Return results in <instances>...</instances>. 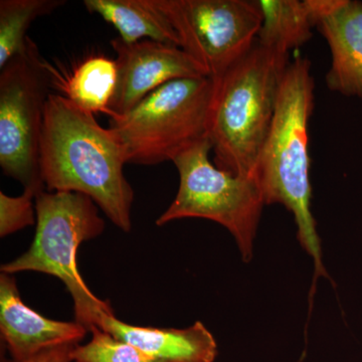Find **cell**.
<instances>
[{
	"label": "cell",
	"instance_id": "obj_10",
	"mask_svg": "<svg viewBox=\"0 0 362 362\" xmlns=\"http://www.w3.org/2000/svg\"><path fill=\"white\" fill-rule=\"evenodd\" d=\"M315 30L327 42L331 66L326 85L332 92L362 102V1L312 0Z\"/></svg>",
	"mask_w": 362,
	"mask_h": 362
},
{
	"label": "cell",
	"instance_id": "obj_15",
	"mask_svg": "<svg viewBox=\"0 0 362 362\" xmlns=\"http://www.w3.org/2000/svg\"><path fill=\"white\" fill-rule=\"evenodd\" d=\"M52 70L59 90L74 104L90 113H104L109 116V106L117 85L115 59L92 56L78 64L66 77Z\"/></svg>",
	"mask_w": 362,
	"mask_h": 362
},
{
	"label": "cell",
	"instance_id": "obj_16",
	"mask_svg": "<svg viewBox=\"0 0 362 362\" xmlns=\"http://www.w3.org/2000/svg\"><path fill=\"white\" fill-rule=\"evenodd\" d=\"M66 0H1L0 1V69L25 47L30 25L65 6Z\"/></svg>",
	"mask_w": 362,
	"mask_h": 362
},
{
	"label": "cell",
	"instance_id": "obj_12",
	"mask_svg": "<svg viewBox=\"0 0 362 362\" xmlns=\"http://www.w3.org/2000/svg\"><path fill=\"white\" fill-rule=\"evenodd\" d=\"M99 328L162 361L214 362L218 356L216 338L199 321L183 329L144 327L109 314L102 318Z\"/></svg>",
	"mask_w": 362,
	"mask_h": 362
},
{
	"label": "cell",
	"instance_id": "obj_2",
	"mask_svg": "<svg viewBox=\"0 0 362 362\" xmlns=\"http://www.w3.org/2000/svg\"><path fill=\"white\" fill-rule=\"evenodd\" d=\"M313 109L311 62L299 57L283 76L275 115L254 175L266 206L281 204L292 214L297 239L313 259L316 275L327 277L312 213L308 128Z\"/></svg>",
	"mask_w": 362,
	"mask_h": 362
},
{
	"label": "cell",
	"instance_id": "obj_7",
	"mask_svg": "<svg viewBox=\"0 0 362 362\" xmlns=\"http://www.w3.org/2000/svg\"><path fill=\"white\" fill-rule=\"evenodd\" d=\"M51 84V66L30 37L0 69V168L4 175L37 194L45 190L40 142Z\"/></svg>",
	"mask_w": 362,
	"mask_h": 362
},
{
	"label": "cell",
	"instance_id": "obj_19",
	"mask_svg": "<svg viewBox=\"0 0 362 362\" xmlns=\"http://www.w3.org/2000/svg\"><path fill=\"white\" fill-rule=\"evenodd\" d=\"M76 345H62L45 349L30 358L21 361H6L4 362H73L71 352Z\"/></svg>",
	"mask_w": 362,
	"mask_h": 362
},
{
	"label": "cell",
	"instance_id": "obj_14",
	"mask_svg": "<svg viewBox=\"0 0 362 362\" xmlns=\"http://www.w3.org/2000/svg\"><path fill=\"white\" fill-rule=\"evenodd\" d=\"M262 13L259 44L289 54L313 37L316 16L312 0H257Z\"/></svg>",
	"mask_w": 362,
	"mask_h": 362
},
{
	"label": "cell",
	"instance_id": "obj_5",
	"mask_svg": "<svg viewBox=\"0 0 362 362\" xmlns=\"http://www.w3.org/2000/svg\"><path fill=\"white\" fill-rule=\"evenodd\" d=\"M211 150V141L204 138L173 159L180 187L156 225L188 218L214 221L232 233L243 261L249 263L266 206L263 194L255 175H235L218 168L209 158Z\"/></svg>",
	"mask_w": 362,
	"mask_h": 362
},
{
	"label": "cell",
	"instance_id": "obj_8",
	"mask_svg": "<svg viewBox=\"0 0 362 362\" xmlns=\"http://www.w3.org/2000/svg\"><path fill=\"white\" fill-rule=\"evenodd\" d=\"M173 26L180 47L216 78L256 44L262 13L250 0H152Z\"/></svg>",
	"mask_w": 362,
	"mask_h": 362
},
{
	"label": "cell",
	"instance_id": "obj_9",
	"mask_svg": "<svg viewBox=\"0 0 362 362\" xmlns=\"http://www.w3.org/2000/svg\"><path fill=\"white\" fill-rule=\"evenodd\" d=\"M116 52L117 85L109 106V117L132 110L145 97L173 81L209 77L187 52L175 45L145 40L125 42L111 40Z\"/></svg>",
	"mask_w": 362,
	"mask_h": 362
},
{
	"label": "cell",
	"instance_id": "obj_17",
	"mask_svg": "<svg viewBox=\"0 0 362 362\" xmlns=\"http://www.w3.org/2000/svg\"><path fill=\"white\" fill-rule=\"evenodd\" d=\"M87 344H78L71 352L73 362H166L152 357L129 343L95 328Z\"/></svg>",
	"mask_w": 362,
	"mask_h": 362
},
{
	"label": "cell",
	"instance_id": "obj_1",
	"mask_svg": "<svg viewBox=\"0 0 362 362\" xmlns=\"http://www.w3.org/2000/svg\"><path fill=\"white\" fill-rule=\"evenodd\" d=\"M122 142L61 94H49L40 142V176L47 192L89 197L112 223L130 232L134 192L124 175Z\"/></svg>",
	"mask_w": 362,
	"mask_h": 362
},
{
	"label": "cell",
	"instance_id": "obj_6",
	"mask_svg": "<svg viewBox=\"0 0 362 362\" xmlns=\"http://www.w3.org/2000/svg\"><path fill=\"white\" fill-rule=\"evenodd\" d=\"M214 82L211 77L173 81L123 115L109 117L128 163L156 165L207 138Z\"/></svg>",
	"mask_w": 362,
	"mask_h": 362
},
{
	"label": "cell",
	"instance_id": "obj_18",
	"mask_svg": "<svg viewBox=\"0 0 362 362\" xmlns=\"http://www.w3.org/2000/svg\"><path fill=\"white\" fill-rule=\"evenodd\" d=\"M37 194L32 189H25L20 197H13L0 192V237H6L35 223L33 199Z\"/></svg>",
	"mask_w": 362,
	"mask_h": 362
},
{
	"label": "cell",
	"instance_id": "obj_11",
	"mask_svg": "<svg viewBox=\"0 0 362 362\" xmlns=\"http://www.w3.org/2000/svg\"><path fill=\"white\" fill-rule=\"evenodd\" d=\"M0 331L13 361L52 347L80 344L88 332L76 321L52 320L26 306L13 276L6 273L0 276Z\"/></svg>",
	"mask_w": 362,
	"mask_h": 362
},
{
	"label": "cell",
	"instance_id": "obj_4",
	"mask_svg": "<svg viewBox=\"0 0 362 362\" xmlns=\"http://www.w3.org/2000/svg\"><path fill=\"white\" fill-rule=\"evenodd\" d=\"M37 230L28 252L1 266V273L39 272L58 278L74 300L76 322L92 331L105 315L114 314L110 303L95 296L78 268V250L103 233L99 207L78 192H45L35 199Z\"/></svg>",
	"mask_w": 362,
	"mask_h": 362
},
{
	"label": "cell",
	"instance_id": "obj_13",
	"mask_svg": "<svg viewBox=\"0 0 362 362\" xmlns=\"http://www.w3.org/2000/svg\"><path fill=\"white\" fill-rule=\"evenodd\" d=\"M84 6L113 25L123 42L148 39L180 47L175 28L152 0H85Z\"/></svg>",
	"mask_w": 362,
	"mask_h": 362
},
{
	"label": "cell",
	"instance_id": "obj_3",
	"mask_svg": "<svg viewBox=\"0 0 362 362\" xmlns=\"http://www.w3.org/2000/svg\"><path fill=\"white\" fill-rule=\"evenodd\" d=\"M289 64V54L257 40L243 58L213 78L207 138L218 168L254 175Z\"/></svg>",
	"mask_w": 362,
	"mask_h": 362
}]
</instances>
